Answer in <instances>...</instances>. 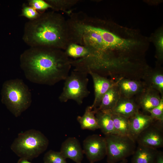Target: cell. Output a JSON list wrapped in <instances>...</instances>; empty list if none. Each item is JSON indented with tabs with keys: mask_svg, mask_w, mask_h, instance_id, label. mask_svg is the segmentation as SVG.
<instances>
[{
	"mask_svg": "<svg viewBox=\"0 0 163 163\" xmlns=\"http://www.w3.org/2000/svg\"><path fill=\"white\" fill-rule=\"evenodd\" d=\"M107 163H117L132 155L136 141L129 136L117 134L105 135Z\"/></svg>",
	"mask_w": 163,
	"mask_h": 163,
	"instance_id": "7",
	"label": "cell"
},
{
	"mask_svg": "<svg viewBox=\"0 0 163 163\" xmlns=\"http://www.w3.org/2000/svg\"><path fill=\"white\" fill-rule=\"evenodd\" d=\"M17 163H32L29 161L28 160L23 158H20L18 160ZM43 163H44L43 162Z\"/></svg>",
	"mask_w": 163,
	"mask_h": 163,
	"instance_id": "30",
	"label": "cell"
},
{
	"mask_svg": "<svg viewBox=\"0 0 163 163\" xmlns=\"http://www.w3.org/2000/svg\"><path fill=\"white\" fill-rule=\"evenodd\" d=\"M83 150L90 163L102 160L107 154L105 137L97 134L88 136L83 141Z\"/></svg>",
	"mask_w": 163,
	"mask_h": 163,
	"instance_id": "9",
	"label": "cell"
},
{
	"mask_svg": "<svg viewBox=\"0 0 163 163\" xmlns=\"http://www.w3.org/2000/svg\"><path fill=\"white\" fill-rule=\"evenodd\" d=\"M44 163H67L60 152L50 150L47 152L43 157Z\"/></svg>",
	"mask_w": 163,
	"mask_h": 163,
	"instance_id": "25",
	"label": "cell"
},
{
	"mask_svg": "<svg viewBox=\"0 0 163 163\" xmlns=\"http://www.w3.org/2000/svg\"><path fill=\"white\" fill-rule=\"evenodd\" d=\"M143 79L146 87L158 91L163 96V73L159 68H151L145 74Z\"/></svg>",
	"mask_w": 163,
	"mask_h": 163,
	"instance_id": "16",
	"label": "cell"
},
{
	"mask_svg": "<svg viewBox=\"0 0 163 163\" xmlns=\"http://www.w3.org/2000/svg\"><path fill=\"white\" fill-rule=\"evenodd\" d=\"M22 39L30 47L65 50L70 44L67 21L54 11L41 13L37 19L26 23Z\"/></svg>",
	"mask_w": 163,
	"mask_h": 163,
	"instance_id": "3",
	"label": "cell"
},
{
	"mask_svg": "<svg viewBox=\"0 0 163 163\" xmlns=\"http://www.w3.org/2000/svg\"><path fill=\"white\" fill-rule=\"evenodd\" d=\"M71 35L72 43L90 52L87 57L76 60L78 69L104 76L125 74L139 66L145 60L150 42L137 29L85 13L72 22Z\"/></svg>",
	"mask_w": 163,
	"mask_h": 163,
	"instance_id": "1",
	"label": "cell"
},
{
	"mask_svg": "<svg viewBox=\"0 0 163 163\" xmlns=\"http://www.w3.org/2000/svg\"><path fill=\"white\" fill-rule=\"evenodd\" d=\"M41 13L39 12L31 7L24 4L20 16L25 17L29 20H33L37 18Z\"/></svg>",
	"mask_w": 163,
	"mask_h": 163,
	"instance_id": "26",
	"label": "cell"
},
{
	"mask_svg": "<svg viewBox=\"0 0 163 163\" xmlns=\"http://www.w3.org/2000/svg\"><path fill=\"white\" fill-rule=\"evenodd\" d=\"M121 97L116 105L109 113L129 118L139 110V107L135 100Z\"/></svg>",
	"mask_w": 163,
	"mask_h": 163,
	"instance_id": "15",
	"label": "cell"
},
{
	"mask_svg": "<svg viewBox=\"0 0 163 163\" xmlns=\"http://www.w3.org/2000/svg\"><path fill=\"white\" fill-rule=\"evenodd\" d=\"M121 97L116 83L104 95L97 109L103 112H110L114 107Z\"/></svg>",
	"mask_w": 163,
	"mask_h": 163,
	"instance_id": "18",
	"label": "cell"
},
{
	"mask_svg": "<svg viewBox=\"0 0 163 163\" xmlns=\"http://www.w3.org/2000/svg\"><path fill=\"white\" fill-rule=\"evenodd\" d=\"M129 120L130 136L136 141L138 135L154 120L150 115L143 114L139 111L129 118Z\"/></svg>",
	"mask_w": 163,
	"mask_h": 163,
	"instance_id": "14",
	"label": "cell"
},
{
	"mask_svg": "<svg viewBox=\"0 0 163 163\" xmlns=\"http://www.w3.org/2000/svg\"><path fill=\"white\" fill-rule=\"evenodd\" d=\"M54 10L66 11L70 9L77 2V0H46Z\"/></svg>",
	"mask_w": 163,
	"mask_h": 163,
	"instance_id": "24",
	"label": "cell"
},
{
	"mask_svg": "<svg viewBox=\"0 0 163 163\" xmlns=\"http://www.w3.org/2000/svg\"><path fill=\"white\" fill-rule=\"evenodd\" d=\"M94 110L95 111V116L99 129L102 133L105 135L117 134L114 127L111 114L109 112H103L97 108Z\"/></svg>",
	"mask_w": 163,
	"mask_h": 163,
	"instance_id": "19",
	"label": "cell"
},
{
	"mask_svg": "<svg viewBox=\"0 0 163 163\" xmlns=\"http://www.w3.org/2000/svg\"><path fill=\"white\" fill-rule=\"evenodd\" d=\"M2 101L15 117L19 116L30 106L31 94L28 86L22 80L11 79L3 84Z\"/></svg>",
	"mask_w": 163,
	"mask_h": 163,
	"instance_id": "4",
	"label": "cell"
},
{
	"mask_svg": "<svg viewBox=\"0 0 163 163\" xmlns=\"http://www.w3.org/2000/svg\"><path fill=\"white\" fill-rule=\"evenodd\" d=\"M157 149L138 145L133 155L131 163H155Z\"/></svg>",
	"mask_w": 163,
	"mask_h": 163,
	"instance_id": "17",
	"label": "cell"
},
{
	"mask_svg": "<svg viewBox=\"0 0 163 163\" xmlns=\"http://www.w3.org/2000/svg\"><path fill=\"white\" fill-rule=\"evenodd\" d=\"M60 152L65 159L69 158L75 163H82L84 152L78 140L75 137H69L62 143Z\"/></svg>",
	"mask_w": 163,
	"mask_h": 163,
	"instance_id": "13",
	"label": "cell"
},
{
	"mask_svg": "<svg viewBox=\"0 0 163 163\" xmlns=\"http://www.w3.org/2000/svg\"><path fill=\"white\" fill-rule=\"evenodd\" d=\"M128 160L126 159H124L119 162L118 163H127Z\"/></svg>",
	"mask_w": 163,
	"mask_h": 163,
	"instance_id": "31",
	"label": "cell"
},
{
	"mask_svg": "<svg viewBox=\"0 0 163 163\" xmlns=\"http://www.w3.org/2000/svg\"><path fill=\"white\" fill-rule=\"evenodd\" d=\"M136 96L135 100L139 108L148 112L158 105L163 97L157 90L146 87Z\"/></svg>",
	"mask_w": 163,
	"mask_h": 163,
	"instance_id": "12",
	"label": "cell"
},
{
	"mask_svg": "<svg viewBox=\"0 0 163 163\" xmlns=\"http://www.w3.org/2000/svg\"><path fill=\"white\" fill-rule=\"evenodd\" d=\"M111 114L117 134L130 137L129 118L120 115Z\"/></svg>",
	"mask_w": 163,
	"mask_h": 163,
	"instance_id": "22",
	"label": "cell"
},
{
	"mask_svg": "<svg viewBox=\"0 0 163 163\" xmlns=\"http://www.w3.org/2000/svg\"><path fill=\"white\" fill-rule=\"evenodd\" d=\"M65 52L67 56L74 59H81L89 56L90 52L85 47L74 43H71Z\"/></svg>",
	"mask_w": 163,
	"mask_h": 163,
	"instance_id": "23",
	"label": "cell"
},
{
	"mask_svg": "<svg viewBox=\"0 0 163 163\" xmlns=\"http://www.w3.org/2000/svg\"><path fill=\"white\" fill-rule=\"evenodd\" d=\"M91 76L94 83V99L91 106L93 110L98 108L102 98L108 90L116 84L112 79L101 76L97 73L91 72H89Z\"/></svg>",
	"mask_w": 163,
	"mask_h": 163,
	"instance_id": "10",
	"label": "cell"
},
{
	"mask_svg": "<svg viewBox=\"0 0 163 163\" xmlns=\"http://www.w3.org/2000/svg\"><path fill=\"white\" fill-rule=\"evenodd\" d=\"M20 66L30 81L53 85L65 80L72 65L63 50L53 48L30 47L20 55Z\"/></svg>",
	"mask_w": 163,
	"mask_h": 163,
	"instance_id": "2",
	"label": "cell"
},
{
	"mask_svg": "<svg viewBox=\"0 0 163 163\" xmlns=\"http://www.w3.org/2000/svg\"><path fill=\"white\" fill-rule=\"evenodd\" d=\"M121 97L132 98L141 92L146 86L140 80L123 77L117 78L115 81Z\"/></svg>",
	"mask_w": 163,
	"mask_h": 163,
	"instance_id": "11",
	"label": "cell"
},
{
	"mask_svg": "<svg viewBox=\"0 0 163 163\" xmlns=\"http://www.w3.org/2000/svg\"><path fill=\"white\" fill-rule=\"evenodd\" d=\"M150 42H152L155 48V57L158 64L161 63L163 60V28L161 26L152 34L149 37Z\"/></svg>",
	"mask_w": 163,
	"mask_h": 163,
	"instance_id": "21",
	"label": "cell"
},
{
	"mask_svg": "<svg viewBox=\"0 0 163 163\" xmlns=\"http://www.w3.org/2000/svg\"><path fill=\"white\" fill-rule=\"evenodd\" d=\"M48 144V140L43 133L31 129L19 133L11 149L20 158L31 160L44 152Z\"/></svg>",
	"mask_w": 163,
	"mask_h": 163,
	"instance_id": "5",
	"label": "cell"
},
{
	"mask_svg": "<svg viewBox=\"0 0 163 163\" xmlns=\"http://www.w3.org/2000/svg\"><path fill=\"white\" fill-rule=\"evenodd\" d=\"M155 163H163V153L162 151H158Z\"/></svg>",
	"mask_w": 163,
	"mask_h": 163,
	"instance_id": "29",
	"label": "cell"
},
{
	"mask_svg": "<svg viewBox=\"0 0 163 163\" xmlns=\"http://www.w3.org/2000/svg\"><path fill=\"white\" fill-rule=\"evenodd\" d=\"M149 112L155 120L163 122V97L159 104L150 110Z\"/></svg>",
	"mask_w": 163,
	"mask_h": 163,
	"instance_id": "27",
	"label": "cell"
},
{
	"mask_svg": "<svg viewBox=\"0 0 163 163\" xmlns=\"http://www.w3.org/2000/svg\"><path fill=\"white\" fill-rule=\"evenodd\" d=\"M28 5L38 11H44L51 6L46 1L43 0H29L28 1Z\"/></svg>",
	"mask_w": 163,
	"mask_h": 163,
	"instance_id": "28",
	"label": "cell"
},
{
	"mask_svg": "<svg viewBox=\"0 0 163 163\" xmlns=\"http://www.w3.org/2000/svg\"><path fill=\"white\" fill-rule=\"evenodd\" d=\"M88 74L74 70L72 71L64 80L62 91L59 97V101L66 102L72 100L78 105L82 104L84 99L90 93L88 88Z\"/></svg>",
	"mask_w": 163,
	"mask_h": 163,
	"instance_id": "6",
	"label": "cell"
},
{
	"mask_svg": "<svg viewBox=\"0 0 163 163\" xmlns=\"http://www.w3.org/2000/svg\"><path fill=\"white\" fill-rule=\"evenodd\" d=\"M95 111L91 106H87L84 114L77 117V121L82 129L94 131L99 129L95 116Z\"/></svg>",
	"mask_w": 163,
	"mask_h": 163,
	"instance_id": "20",
	"label": "cell"
},
{
	"mask_svg": "<svg viewBox=\"0 0 163 163\" xmlns=\"http://www.w3.org/2000/svg\"><path fill=\"white\" fill-rule=\"evenodd\" d=\"M138 145L157 149L163 146V122L154 120L138 136Z\"/></svg>",
	"mask_w": 163,
	"mask_h": 163,
	"instance_id": "8",
	"label": "cell"
}]
</instances>
